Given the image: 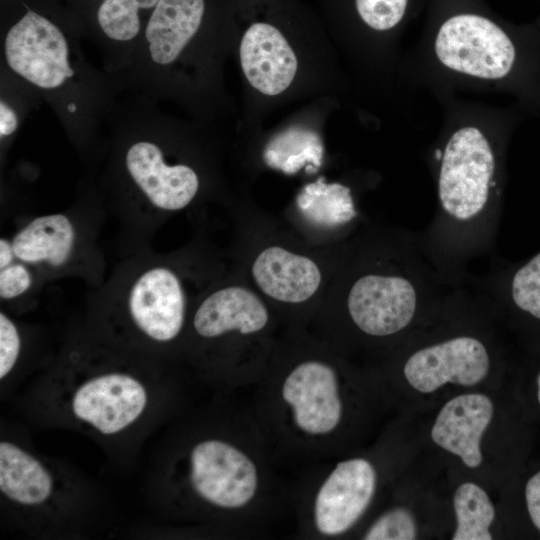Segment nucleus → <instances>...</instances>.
<instances>
[{
    "instance_id": "obj_17",
    "label": "nucleus",
    "mask_w": 540,
    "mask_h": 540,
    "mask_svg": "<svg viewBox=\"0 0 540 540\" xmlns=\"http://www.w3.org/2000/svg\"><path fill=\"white\" fill-rule=\"evenodd\" d=\"M475 287L491 303H508L536 320H540V252L518 267L496 270L472 277Z\"/></svg>"
},
{
    "instance_id": "obj_26",
    "label": "nucleus",
    "mask_w": 540,
    "mask_h": 540,
    "mask_svg": "<svg viewBox=\"0 0 540 540\" xmlns=\"http://www.w3.org/2000/svg\"><path fill=\"white\" fill-rule=\"evenodd\" d=\"M525 498L530 518L540 531V471L528 480Z\"/></svg>"
},
{
    "instance_id": "obj_19",
    "label": "nucleus",
    "mask_w": 540,
    "mask_h": 540,
    "mask_svg": "<svg viewBox=\"0 0 540 540\" xmlns=\"http://www.w3.org/2000/svg\"><path fill=\"white\" fill-rule=\"evenodd\" d=\"M321 137L304 127H290L270 139L263 150L267 166L285 174H296L302 168L314 172L323 161Z\"/></svg>"
},
{
    "instance_id": "obj_22",
    "label": "nucleus",
    "mask_w": 540,
    "mask_h": 540,
    "mask_svg": "<svg viewBox=\"0 0 540 540\" xmlns=\"http://www.w3.org/2000/svg\"><path fill=\"white\" fill-rule=\"evenodd\" d=\"M409 0H355L357 13L363 23L379 33L399 26L406 15Z\"/></svg>"
},
{
    "instance_id": "obj_16",
    "label": "nucleus",
    "mask_w": 540,
    "mask_h": 540,
    "mask_svg": "<svg viewBox=\"0 0 540 540\" xmlns=\"http://www.w3.org/2000/svg\"><path fill=\"white\" fill-rule=\"evenodd\" d=\"M252 274L265 294L286 303L308 300L321 283V272L313 260L279 246L268 247L257 256Z\"/></svg>"
},
{
    "instance_id": "obj_25",
    "label": "nucleus",
    "mask_w": 540,
    "mask_h": 540,
    "mask_svg": "<svg viewBox=\"0 0 540 540\" xmlns=\"http://www.w3.org/2000/svg\"><path fill=\"white\" fill-rule=\"evenodd\" d=\"M34 284L31 267L14 260L8 266L0 268V298L10 301L27 293Z\"/></svg>"
},
{
    "instance_id": "obj_8",
    "label": "nucleus",
    "mask_w": 540,
    "mask_h": 540,
    "mask_svg": "<svg viewBox=\"0 0 540 540\" xmlns=\"http://www.w3.org/2000/svg\"><path fill=\"white\" fill-rule=\"evenodd\" d=\"M124 316L143 341L173 342L186 320V296L175 271L155 264L138 273L124 296Z\"/></svg>"
},
{
    "instance_id": "obj_24",
    "label": "nucleus",
    "mask_w": 540,
    "mask_h": 540,
    "mask_svg": "<svg viewBox=\"0 0 540 540\" xmlns=\"http://www.w3.org/2000/svg\"><path fill=\"white\" fill-rule=\"evenodd\" d=\"M21 334L14 320L0 312V379L4 380L15 368L21 354Z\"/></svg>"
},
{
    "instance_id": "obj_23",
    "label": "nucleus",
    "mask_w": 540,
    "mask_h": 540,
    "mask_svg": "<svg viewBox=\"0 0 540 540\" xmlns=\"http://www.w3.org/2000/svg\"><path fill=\"white\" fill-rule=\"evenodd\" d=\"M417 527L413 514L402 507L381 514L363 535L365 540H413Z\"/></svg>"
},
{
    "instance_id": "obj_5",
    "label": "nucleus",
    "mask_w": 540,
    "mask_h": 540,
    "mask_svg": "<svg viewBox=\"0 0 540 540\" xmlns=\"http://www.w3.org/2000/svg\"><path fill=\"white\" fill-rule=\"evenodd\" d=\"M181 464L186 492L211 511L244 512L261 494V466L237 441L221 436L201 438L185 452Z\"/></svg>"
},
{
    "instance_id": "obj_15",
    "label": "nucleus",
    "mask_w": 540,
    "mask_h": 540,
    "mask_svg": "<svg viewBox=\"0 0 540 540\" xmlns=\"http://www.w3.org/2000/svg\"><path fill=\"white\" fill-rule=\"evenodd\" d=\"M9 240L14 260L30 267L60 269L73 257L78 234L69 216L52 213L33 218Z\"/></svg>"
},
{
    "instance_id": "obj_7",
    "label": "nucleus",
    "mask_w": 540,
    "mask_h": 540,
    "mask_svg": "<svg viewBox=\"0 0 540 540\" xmlns=\"http://www.w3.org/2000/svg\"><path fill=\"white\" fill-rule=\"evenodd\" d=\"M275 383L278 412L294 438L322 445L338 431L344 418V400L340 377L332 365L304 360Z\"/></svg>"
},
{
    "instance_id": "obj_21",
    "label": "nucleus",
    "mask_w": 540,
    "mask_h": 540,
    "mask_svg": "<svg viewBox=\"0 0 540 540\" xmlns=\"http://www.w3.org/2000/svg\"><path fill=\"white\" fill-rule=\"evenodd\" d=\"M41 98L23 81L0 68V144L1 152L12 144L30 112Z\"/></svg>"
},
{
    "instance_id": "obj_9",
    "label": "nucleus",
    "mask_w": 540,
    "mask_h": 540,
    "mask_svg": "<svg viewBox=\"0 0 540 540\" xmlns=\"http://www.w3.org/2000/svg\"><path fill=\"white\" fill-rule=\"evenodd\" d=\"M491 364V352L480 336L456 333L414 349L404 361L403 375L412 388L430 393L447 383L478 384Z\"/></svg>"
},
{
    "instance_id": "obj_2",
    "label": "nucleus",
    "mask_w": 540,
    "mask_h": 540,
    "mask_svg": "<svg viewBox=\"0 0 540 540\" xmlns=\"http://www.w3.org/2000/svg\"><path fill=\"white\" fill-rule=\"evenodd\" d=\"M1 32L0 68L29 86L57 117L77 151L104 156L106 130L121 94L116 80L86 56L77 25L22 2Z\"/></svg>"
},
{
    "instance_id": "obj_13",
    "label": "nucleus",
    "mask_w": 540,
    "mask_h": 540,
    "mask_svg": "<svg viewBox=\"0 0 540 540\" xmlns=\"http://www.w3.org/2000/svg\"><path fill=\"white\" fill-rule=\"evenodd\" d=\"M0 493L21 511H44L57 499L58 480L38 456L4 439L0 442Z\"/></svg>"
},
{
    "instance_id": "obj_1",
    "label": "nucleus",
    "mask_w": 540,
    "mask_h": 540,
    "mask_svg": "<svg viewBox=\"0 0 540 540\" xmlns=\"http://www.w3.org/2000/svg\"><path fill=\"white\" fill-rule=\"evenodd\" d=\"M443 117L426 161L436 191V210L419 232L433 262L449 277L468 282L470 264L493 252L501 214L506 153L528 115L515 103L496 107L434 96Z\"/></svg>"
},
{
    "instance_id": "obj_3",
    "label": "nucleus",
    "mask_w": 540,
    "mask_h": 540,
    "mask_svg": "<svg viewBox=\"0 0 540 540\" xmlns=\"http://www.w3.org/2000/svg\"><path fill=\"white\" fill-rule=\"evenodd\" d=\"M413 90L506 94L540 117V27L512 28L476 11L444 17L413 48L403 68Z\"/></svg>"
},
{
    "instance_id": "obj_4",
    "label": "nucleus",
    "mask_w": 540,
    "mask_h": 540,
    "mask_svg": "<svg viewBox=\"0 0 540 540\" xmlns=\"http://www.w3.org/2000/svg\"><path fill=\"white\" fill-rule=\"evenodd\" d=\"M177 126L159 103L120 94L106 130L107 187L156 211L187 207L197 196L201 179L191 164L174 159Z\"/></svg>"
},
{
    "instance_id": "obj_12",
    "label": "nucleus",
    "mask_w": 540,
    "mask_h": 540,
    "mask_svg": "<svg viewBox=\"0 0 540 540\" xmlns=\"http://www.w3.org/2000/svg\"><path fill=\"white\" fill-rule=\"evenodd\" d=\"M493 413V403L484 394L456 396L438 413L431 438L444 450L460 457L467 467L476 468L482 462L481 439Z\"/></svg>"
},
{
    "instance_id": "obj_11",
    "label": "nucleus",
    "mask_w": 540,
    "mask_h": 540,
    "mask_svg": "<svg viewBox=\"0 0 540 540\" xmlns=\"http://www.w3.org/2000/svg\"><path fill=\"white\" fill-rule=\"evenodd\" d=\"M242 71L259 92L277 95L286 90L297 71V58L282 33L267 23L252 24L239 49Z\"/></svg>"
},
{
    "instance_id": "obj_6",
    "label": "nucleus",
    "mask_w": 540,
    "mask_h": 540,
    "mask_svg": "<svg viewBox=\"0 0 540 540\" xmlns=\"http://www.w3.org/2000/svg\"><path fill=\"white\" fill-rule=\"evenodd\" d=\"M151 397V387L140 372L126 365L102 364L73 371L61 401L73 421L114 436L143 418Z\"/></svg>"
},
{
    "instance_id": "obj_18",
    "label": "nucleus",
    "mask_w": 540,
    "mask_h": 540,
    "mask_svg": "<svg viewBox=\"0 0 540 540\" xmlns=\"http://www.w3.org/2000/svg\"><path fill=\"white\" fill-rule=\"evenodd\" d=\"M296 205L308 222L325 228L347 225L358 214L351 189L341 183H327L323 177L302 188Z\"/></svg>"
},
{
    "instance_id": "obj_14",
    "label": "nucleus",
    "mask_w": 540,
    "mask_h": 540,
    "mask_svg": "<svg viewBox=\"0 0 540 540\" xmlns=\"http://www.w3.org/2000/svg\"><path fill=\"white\" fill-rule=\"evenodd\" d=\"M268 320L267 308L255 294L230 286L214 291L201 302L193 315L192 327L198 337L217 340L232 333H258Z\"/></svg>"
},
{
    "instance_id": "obj_20",
    "label": "nucleus",
    "mask_w": 540,
    "mask_h": 540,
    "mask_svg": "<svg viewBox=\"0 0 540 540\" xmlns=\"http://www.w3.org/2000/svg\"><path fill=\"white\" fill-rule=\"evenodd\" d=\"M453 506L456 530L453 540H491L489 528L495 509L483 488L472 482L461 484L455 491Z\"/></svg>"
},
{
    "instance_id": "obj_27",
    "label": "nucleus",
    "mask_w": 540,
    "mask_h": 540,
    "mask_svg": "<svg viewBox=\"0 0 540 540\" xmlns=\"http://www.w3.org/2000/svg\"><path fill=\"white\" fill-rule=\"evenodd\" d=\"M537 386H538L537 397H538V401H539V404H540V373L537 376Z\"/></svg>"
},
{
    "instance_id": "obj_10",
    "label": "nucleus",
    "mask_w": 540,
    "mask_h": 540,
    "mask_svg": "<svg viewBox=\"0 0 540 540\" xmlns=\"http://www.w3.org/2000/svg\"><path fill=\"white\" fill-rule=\"evenodd\" d=\"M377 474L365 458L338 462L320 482L311 506L314 530L324 537L340 536L364 515L373 500Z\"/></svg>"
}]
</instances>
